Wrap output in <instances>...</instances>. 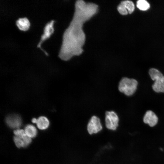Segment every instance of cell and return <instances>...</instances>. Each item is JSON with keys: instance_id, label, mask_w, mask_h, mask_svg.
<instances>
[{"instance_id": "obj_1", "label": "cell", "mask_w": 164, "mask_h": 164, "mask_svg": "<svg viewBox=\"0 0 164 164\" xmlns=\"http://www.w3.org/2000/svg\"><path fill=\"white\" fill-rule=\"evenodd\" d=\"M75 8L73 19L63 33L59 53V57L64 61L82 53L86 39L83 29V24L96 14L98 10L97 5L82 0L76 1Z\"/></svg>"}, {"instance_id": "obj_2", "label": "cell", "mask_w": 164, "mask_h": 164, "mask_svg": "<svg viewBox=\"0 0 164 164\" xmlns=\"http://www.w3.org/2000/svg\"><path fill=\"white\" fill-rule=\"evenodd\" d=\"M138 82L136 80L123 77L119 83L118 90L127 96H131L135 91Z\"/></svg>"}, {"instance_id": "obj_3", "label": "cell", "mask_w": 164, "mask_h": 164, "mask_svg": "<svg viewBox=\"0 0 164 164\" xmlns=\"http://www.w3.org/2000/svg\"><path fill=\"white\" fill-rule=\"evenodd\" d=\"M149 73L152 80L155 81L152 85L153 90L156 92H164V76L158 70L155 68L150 69Z\"/></svg>"}, {"instance_id": "obj_4", "label": "cell", "mask_w": 164, "mask_h": 164, "mask_svg": "<svg viewBox=\"0 0 164 164\" xmlns=\"http://www.w3.org/2000/svg\"><path fill=\"white\" fill-rule=\"evenodd\" d=\"M105 125L109 130L115 131L118 125L119 118L114 111H107L105 113Z\"/></svg>"}, {"instance_id": "obj_5", "label": "cell", "mask_w": 164, "mask_h": 164, "mask_svg": "<svg viewBox=\"0 0 164 164\" xmlns=\"http://www.w3.org/2000/svg\"><path fill=\"white\" fill-rule=\"evenodd\" d=\"M87 127L88 133L90 135L97 134L102 129V126L100 118L95 116L91 117Z\"/></svg>"}, {"instance_id": "obj_6", "label": "cell", "mask_w": 164, "mask_h": 164, "mask_svg": "<svg viewBox=\"0 0 164 164\" xmlns=\"http://www.w3.org/2000/svg\"><path fill=\"white\" fill-rule=\"evenodd\" d=\"M54 20H51L47 22L44 26L43 33L42 35L39 42L38 43L37 47L41 48L42 43L46 39L49 38L53 33L54 28L53 27Z\"/></svg>"}, {"instance_id": "obj_7", "label": "cell", "mask_w": 164, "mask_h": 164, "mask_svg": "<svg viewBox=\"0 0 164 164\" xmlns=\"http://www.w3.org/2000/svg\"><path fill=\"white\" fill-rule=\"evenodd\" d=\"M5 122L10 128L18 129L22 124L21 117L18 115L12 114L8 115L5 119Z\"/></svg>"}, {"instance_id": "obj_8", "label": "cell", "mask_w": 164, "mask_h": 164, "mask_svg": "<svg viewBox=\"0 0 164 164\" xmlns=\"http://www.w3.org/2000/svg\"><path fill=\"white\" fill-rule=\"evenodd\" d=\"M143 121L151 127H153L157 123L158 118L156 115L152 111H148L143 118Z\"/></svg>"}, {"instance_id": "obj_9", "label": "cell", "mask_w": 164, "mask_h": 164, "mask_svg": "<svg viewBox=\"0 0 164 164\" xmlns=\"http://www.w3.org/2000/svg\"><path fill=\"white\" fill-rule=\"evenodd\" d=\"M15 24L18 29L22 31H26L29 28L30 24L26 17L19 18L15 22Z\"/></svg>"}, {"instance_id": "obj_10", "label": "cell", "mask_w": 164, "mask_h": 164, "mask_svg": "<svg viewBox=\"0 0 164 164\" xmlns=\"http://www.w3.org/2000/svg\"><path fill=\"white\" fill-rule=\"evenodd\" d=\"M36 125L37 127L41 130H45L49 127V121L48 118L45 116H40L37 119Z\"/></svg>"}, {"instance_id": "obj_11", "label": "cell", "mask_w": 164, "mask_h": 164, "mask_svg": "<svg viewBox=\"0 0 164 164\" xmlns=\"http://www.w3.org/2000/svg\"><path fill=\"white\" fill-rule=\"evenodd\" d=\"M25 134L31 138L35 137L37 134V130L36 127L33 125L28 124L26 125L24 128Z\"/></svg>"}, {"instance_id": "obj_12", "label": "cell", "mask_w": 164, "mask_h": 164, "mask_svg": "<svg viewBox=\"0 0 164 164\" xmlns=\"http://www.w3.org/2000/svg\"><path fill=\"white\" fill-rule=\"evenodd\" d=\"M136 6L139 10L142 11H145L150 8L149 3L145 0H139L136 2Z\"/></svg>"}, {"instance_id": "obj_13", "label": "cell", "mask_w": 164, "mask_h": 164, "mask_svg": "<svg viewBox=\"0 0 164 164\" xmlns=\"http://www.w3.org/2000/svg\"><path fill=\"white\" fill-rule=\"evenodd\" d=\"M125 7L128 10V13L132 14L135 10V7L133 2L129 0H125L121 1Z\"/></svg>"}, {"instance_id": "obj_14", "label": "cell", "mask_w": 164, "mask_h": 164, "mask_svg": "<svg viewBox=\"0 0 164 164\" xmlns=\"http://www.w3.org/2000/svg\"><path fill=\"white\" fill-rule=\"evenodd\" d=\"M13 141L15 145L18 148L25 147L23 141L20 138L15 136L13 137Z\"/></svg>"}, {"instance_id": "obj_15", "label": "cell", "mask_w": 164, "mask_h": 164, "mask_svg": "<svg viewBox=\"0 0 164 164\" xmlns=\"http://www.w3.org/2000/svg\"><path fill=\"white\" fill-rule=\"evenodd\" d=\"M117 10L119 12L121 15H127L128 12L123 4L121 2L117 7Z\"/></svg>"}, {"instance_id": "obj_16", "label": "cell", "mask_w": 164, "mask_h": 164, "mask_svg": "<svg viewBox=\"0 0 164 164\" xmlns=\"http://www.w3.org/2000/svg\"><path fill=\"white\" fill-rule=\"evenodd\" d=\"M15 136L22 138L25 135L24 131L22 129H17L13 132Z\"/></svg>"}, {"instance_id": "obj_17", "label": "cell", "mask_w": 164, "mask_h": 164, "mask_svg": "<svg viewBox=\"0 0 164 164\" xmlns=\"http://www.w3.org/2000/svg\"><path fill=\"white\" fill-rule=\"evenodd\" d=\"M22 139L24 142L25 147L28 146L32 142L31 138L27 136L26 134L22 137Z\"/></svg>"}, {"instance_id": "obj_18", "label": "cell", "mask_w": 164, "mask_h": 164, "mask_svg": "<svg viewBox=\"0 0 164 164\" xmlns=\"http://www.w3.org/2000/svg\"><path fill=\"white\" fill-rule=\"evenodd\" d=\"M37 119L35 118H33L32 120V122L33 123L36 124L37 122Z\"/></svg>"}]
</instances>
